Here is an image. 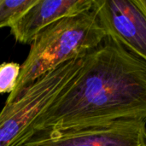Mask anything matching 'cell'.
Listing matches in <instances>:
<instances>
[{"instance_id": "6da1fadb", "label": "cell", "mask_w": 146, "mask_h": 146, "mask_svg": "<svg viewBox=\"0 0 146 146\" xmlns=\"http://www.w3.org/2000/svg\"><path fill=\"white\" fill-rule=\"evenodd\" d=\"M125 119L146 121V62L111 36L81 57L68 89L37 120L36 134Z\"/></svg>"}, {"instance_id": "7a4b0ae2", "label": "cell", "mask_w": 146, "mask_h": 146, "mask_svg": "<svg viewBox=\"0 0 146 146\" xmlns=\"http://www.w3.org/2000/svg\"><path fill=\"white\" fill-rule=\"evenodd\" d=\"M107 36L93 7L50 25L32 42L29 53L21 65L17 85L5 104L15 102L28 86L44 74L68 62L83 57Z\"/></svg>"}, {"instance_id": "3957f363", "label": "cell", "mask_w": 146, "mask_h": 146, "mask_svg": "<svg viewBox=\"0 0 146 146\" xmlns=\"http://www.w3.org/2000/svg\"><path fill=\"white\" fill-rule=\"evenodd\" d=\"M80 59L68 62L44 74L15 102L4 104L0 111V146H22L36 134L37 120L68 89Z\"/></svg>"}, {"instance_id": "277c9868", "label": "cell", "mask_w": 146, "mask_h": 146, "mask_svg": "<svg viewBox=\"0 0 146 146\" xmlns=\"http://www.w3.org/2000/svg\"><path fill=\"white\" fill-rule=\"evenodd\" d=\"M22 146H146V121L125 119L81 129L43 131Z\"/></svg>"}, {"instance_id": "5b68a950", "label": "cell", "mask_w": 146, "mask_h": 146, "mask_svg": "<svg viewBox=\"0 0 146 146\" xmlns=\"http://www.w3.org/2000/svg\"><path fill=\"white\" fill-rule=\"evenodd\" d=\"M109 36L146 62V14L136 0H94Z\"/></svg>"}, {"instance_id": "8992f818", "label": "cell", "mask_w": 146, "mask_h": 146, "mask_svg": "<svg viewBox=\"0 0 146 146\" xmlns=\"http://www.w3.org/2000/svg\"><path fill=\"white\" fill-rule=\"evenodd\" d=\"M94 0H38L11 27L15 39L31 44L37 35L50 25L92 9Z\"/></svg>"}, {"instance_id": "52a82bcc", "label": "cell", "mask_w": 146, "mask_h": 146, "mask_svg": "<svg viewBox=\"0 0 146 146\" xmlns=\"http://www.w3.org/2000/svg\"><path fill=\"white\" fill-rule=\"evenodd\" d=\"M37 1L0 0V28H10Z\"/></svg>"}, {"instance_id": "ba28073f", "label": "cell", "mask_w": 146, "mask_h": 146, "mask_svg": "<svg viewBox=\"0 0 146 146\" xmlns=\"http://www.w3.org/2000/svg\"><path fill=\"white\" fill-rule=\"evenodd\" d=\"M21 74V64L5 62L0 64V94H10L17 85Z\"/></svg>"}, {"instance_id": "9c48e42d", "label": "cell", "mask_w": 146, "mask_h": 146, "mask_svg": "<svg viewBox=\"0 0 146 146\" xmlns=\"http://www.w3.org/2000/svg\"><path fill=\"white\" fill-rule=\"evenodd\" d=\"M136 3L146 14V0H136Z\"/></svg>"}]
</instances>
